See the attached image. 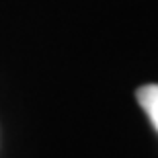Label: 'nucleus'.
<instances>
[{
    "instance_id": "obj_1",
    "label": "nucleus",
    "mask_w": 158,
    "mask_h": 158,
    "mask_svg": "<svg viewBox=\"0 0 158 158\" xmlns=\"http://www.w3.org/2000/svg\"><path fill=\"white\" fill-rule=\"evenodd\" d=\"M135 99L148 115L152 127L158 131V84H144L135 90Z\"/></svg>"
}]
</instances>
